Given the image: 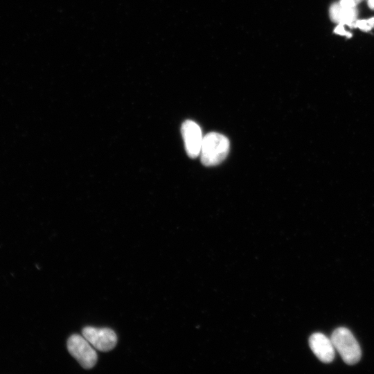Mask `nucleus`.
Instances as JSON below:
<instances>
[{
	"mask_svg": "<svg viewBox=\"0 0 374 374\" xmlns=\"http://www.w3.org/2000/svg\"><path fill=\"white\" fill-rule=\"evenodd\" d=\"M229 139L217 132L206 134L200 150L202 163L206 166H216L222 162L229 152Z\"/></svg>",
	"mask_w": 374,
	"mask_h": 374,
	"instance_id": "obj_1",
	"label": "nucleus"
},
{
	"mask_svg": "<svg viewBox=\"0 0 374 374\" xmlns=\"http://www.w3.org/2000/svg\"><path fill=\"white\" fill-rule=\"evenodd\" d=\"M330 339L335 349L347 364L357 363L362 356L361 348L351 332L346 328H338L332 332Z\"/></svg>",
	"mask_w": 374,
	"mask_h": 374,
	"instance_id": "obj_2",
	"label": "nucleus"
},
{
	"mask_svg": "<svg viewBox=\"0 0 374 374\" xmlns=\"http://www.w3.org/2000/svg\"><path fill=\"white\" fill-rule=\"evenodd\" d=\"M67 349L84 368L89 369L95 366L98 359L97 353L82 335H71L67 341Z\"/></svg>",
	"mask_w": 374,
	"mask_h": 374,
	"instance_id": "obj_3",
	"label": "nucleus"
},
{
	"mask_svg": "<svg viewBox=\"0 0 374 374\" xmlns=\"http://www.w3.org/2000/svg\"><path fill=\"white\" fill-rule=\"evenodd\" d=\"M82 334L94 348L100 351L111 350L117 344V336L109 328L87 326L82 329Z\"/></svg>",
	"mask_w": 374,
	"mask_h": 374,
	"instance_id": "obj_4",
	"label": "nucleus"
},
{
	"mask_svg": "<svg viewBox=\"0 0 374 374\" xmlns=\"http://www.w3.org/2000/svg\"><path fill=\"white\" fill-rule=\"evenodd\" d=\"M185 150L190 158L199 156L204 136L200 127L194 121H185L181 125Z\"/></svg>",
	"mask_w": 374,
	"mask_h": 374,
	"instance_id": "obj_5",
	"label": "nucleus"
},
{
	"mask_svg": "<svg viewBox=\"0 0 374 374\" xmlns=\"http://www.w3.org/2000/svg\"><path fill=\"white\" fill-rule=\"evenodd\" d=\"M309 345L317 357L324 363L331 362L335 357V347L330 339L320 332L312 334Z\"/></svg>",
	"mask_w": 374,
	"mask_h": 374,
	"instance_id": "obj_6",
	"label": "nucleus"
},
{
	"mask_svg": "<svg viewBox=\"0 0 374 374\" xmlns=\"http://www.w3.org/2000/svg\"><path fill=\"white\" fill-rule=\"evenodd\" d=\"M357 16L356 7L345 8L342 7L339 3H335L330 8V17L333 21L347 25L350 28H354Z\"/></svg>",
	"mask_w": 374,
	"mask_h": 374,
	"instance_id": "obj_7",
	"label": "nucleus"
},
{
	"mask_svg": "<svg viewBox=\"0 0 374 374\" xmlns=\"http://www.w3.org/2000/svg\"><path fill=\"white\" fill-rule=\"evenodd\" d=\"M354 27L358 28L362 30L368 31L374 28V17L368 19L356 20Z\"/></svg>",
	"mask_w": 374,
	"mask_h": 374,
	"instance_id": "obj_8",
	"label": "nucleus"
},
{
	"mask_svg": "<svg viewBox=\"0 0 374 374\" xmlns=\"http://www.w3.org/2000/svg\"><path fill=\"white\" fill-rule=\"evenodd\" d=\"M334 32L338 35H344L347 37H350L352 36L351 33L347 32L344 28V25L341 24H338V26L335 28Z\"/></svg>",
	"mask_w": 374,
	"mask_h": 374,
	"instance_id": "obj_9",
	"label": "nucleus"
},
{
	"mask_svg": "<svg viewBox=\"0 0 374 374\" xmlns=\"http://www.w3.org/2000/svg\"><path fill=\"white\" fill-rule=\"evenodd\" d=\"M339 4L345 8H353L357 6V3L354 0H340Z\"/></svg>",
	"mask_w": 374,
	"mask_h": 374,
	"instance_id": "obj_10",
	"label": "nucleus"
},
{
	"mask_svg": "<svg viewBox=\"0 0 374 374\" xmlns=\"http://www.w3.org/2000/svg\"><path fill=\"white\" fill-rule=\"evenodd\" d=\"M368 6L371 9H374V0H368Z\"/></svg>",
	"mask_w": 374,
	"mask_h": 374,
	"instance_id": "obj_11",
	"label": "nucleus"
},
{
	"mask_svg": "<svg viewBox=\"0 0 374 374\" xmlns=\"http://www.w3.org/2000/svg\"><path fill=\"white\" fill-rule=\"evenodd\" d=\"M355 1V3L357 4L359 3L362 0H354Z\"/></svg>",
	"mask_w": 374,
	"mask_h": 374,
	"instance_id": "obj_12",
	"label": "nucleus"
}]
</instances>
